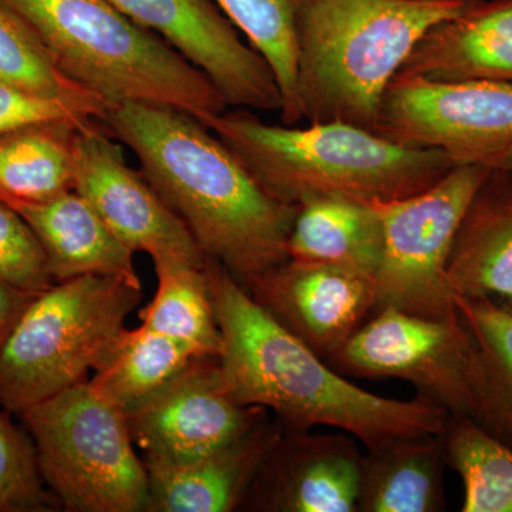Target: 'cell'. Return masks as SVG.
Returning a JSON list of instances; mask_svg holds the SVG:
<instances>
[{"mask_svg": "<svg viewBox=\"0 0 512 512\" xmlns=\"http://www.w3.org/2000/svg\"><path fill=\"white\" fill-rule=\"evenodd\" d=\"M99 121L133 151L141 173L202 254L220 262L239 284L288 261L298 208L266 194L197 117L174 107L126 103Z\"/></svg>", "mask_w": 512, "mask_h": 512, "instance_id": "obj_1", "label": "cell"}, {"mask_svg": "<svg viewBox=\"0 0 512 512\" xmlns=\"http://www.w3.org/2000/svg\"><path fill=\"white\" fill-rule=\"evenodd\" d=\"M328 363L345 376L404 380L448 414H473L476 345L458 312L429 318L380 309Z\"/></svg>", "mask_w": 512, "mask_h": 512, "instance_id": "obj_9", "label": "cell"}, {"mask_svg": "<svg viewBox=\"0 0 512 512\" xmlns=\"http://www.w3.org/2000/svg\"><path fill=\"white\" fill-rule=\"evenodd\" d=\"M470 0H298L296 90L303 120L373 131L387 87L421 36Z\"/></svg>", "mask_w": 512, "mask_h": 512, "instance_id": "obj_4", "label": "cell"}, {"mask_svg": "<svg viewBox=\"0 0 512 512\" xmlns=\"http://www.w3.org/2000/svg\"><path fill=\"white\" fill-rule=\"evenodd\" d=\"M160 36L217 87L228 109L281 111L275 74L214 0H109Z\"/></svg>", "mask_w": 512, "mask_h": 512, "instance_id": "obj_13", "label": "cell"}, {"mask_svg": "<svg viewBox=\"0 0 512 512\" xmlns=\"http://www.w3.org/2000/svg\"><path fill=\"white\" fill-rule=\"evenodd\" d=\"M197 356L181 343L140 325L124 329L89 384L104 400L131 412Z\"/></svg>", "mask_w": 512, "mask_h": 512, "instance_id": "obj_25", "label": "cell"}, {"mask_svg": "<svg viewBox=\"0 0 512 512\" xmlns=\"http://www.w3.org/2000/svg\"><path fill=\"white\" fill-rule=\"evenodd\" d=\"M345 431H284L268 451L241 510L357 512L363 451Z\"/></svg>", "mask_w": 512, "mask_h": 512, "instance_id": "obj_15", "label": "cell"}, {"mask_svg": "<svg viewBox=\"0 0 512 512\" xmlns=\"http://www.w3.org/2000/svg\"><path fill=\"white\" fill-rule=\"evenodd\" d=\"M19 416L35 443L43 481L62 510L146 511L148 474L127 413L94 392L89 380Z\"/></svg>", "mask_w": 512, "mask_h": 512, "instance_id": "obj_7", "label": "cell"}, {"mask_svg": "<svg viewBox=\"0 0 512 512\" xmlns=\"http://www.w3.org/2000/svg\"><path fill=\"white\" fill-rule=\"evenodd\" d=\"M268 413L231 396L220 359L197 357L127 419L143 460L183 464L228 446Z\"/></svg>", "mask_w": 512, "mask_h": 512, "instance_id": "obj_11", "label": "cell"}, {"mask_svg": "<svg viewBox=\"0 0 512 512\" xmlns=\"http://www.w3.org/2000/svg\"><path fill=\"white\" fill-rule=\"evenodd\" d=\"M375 133L402 146L441 151L457 165H487L512 147V83L394 79Z\"/></svg>", "mask_w": 512, "mask_h": 512, "instance_id": "obj_10", "label": "cell"}, {"mask_svg": "<svg viewBox=\"0 0 512 512\" xmlns=\"http://www.w3.org/2000/svg\"><path fill=\"white\" fill-rule=\"evenodd\" d=\"M487 165L488 167L501 168V170L511 171L512 173V147L491 158Z\"/></svg>", "mask_w": 512, "mask_h": 512, "instance_id": "obj_33", "label": "cell"}, {"mask_svg": "<svg viewBox=\"0 0 512 512\" xmlns=\"http://www.w3.org/2000/svg\"><path fill=\"white\" fill-rule=\"evenodd\" d=\"M37 293L0 279V350Z\"/></svg>", "mask_w": 512, "mask_h": 512, "instance_id": "obj_32", "label": "cell"}, {"mask_svg": "<svg viewBox=\"0 0 512 512\" xmlns=\"http://www.w3.org/2000/svg\"><path fill=\"white\" fill-rule=\"evenodd\" d=\"M446 466L440 434L366 448L357 512L446 511Z\"/></svg>", "mask_w": 512, "mask_h": 512, "instance_id": "obj_20", "label": "cell"}, {"mask_svg": "<svg viewBox=\"0 0 512 512\" xmlns=\"http://www.w3.org/2000/svg\"><path fill=\"white\" fill-rule=\"evenodd\" d=\"M0 407V512H55L59 501L40 474L29 431Z\"/></svg>", "mask_w": 512, "mask_h": 512, "instance_id": "obj_29", "label": "cell"}, {"mask_svg": "<svg viewBox=\"0 0 512 512\" xmlns=\"http://www.w3.org/2000/svg\"><path fill=\"white\" fill-rule=\"evenodd\" d=\"M382 247V224L372 202L348 197L302 204L286 245L289 259L340 266L372 279Z\"/></svg>", "mask_w": 512, "mask_h": 512, "instance_id": "obj_21", "label": "cell"}, {"mask_svg": "<svg viewBox=\"0 0 512 512\" xmlns=\"http://www.w3.org/2000/svg\"><path fill=\"white\" fill-rule=\"evenodd\" d=\"M451 295L512 313V173L491 167L461 217L447 262Z\"/></svg>", "mask_w": 512, "mask_h": 512, "instance_id": "obj_18", "label": "cell"}, {"mask_svg": "<svg viewBox=\"0 0 512 512\" xmlns=\"http://www.w3.org/2000/svg\"><path fill=\"white\" fill-rule=\"evenodd\" d=\"M0 79L40 96L80 104L101 120L103 100L60 72L32 29L0 2Z\"/></svg>", "mask_w": 512, "mask_h": 512, "instance_id": "obj_28", "label": "cell"}, {"mask_svg": "<svg viewBox=\"0 0 512 512\" xmlns=\"http://www.w3.org/2000/svg\"><path fill=\"white\" fill-rule=\"evenodd\" d=\"M74 190L131 251L147 252L153 262L204 265L205 255L184 222L127 163L123 148L99 120L77 134Z\"/></svg>", "mask_w": 512, "mask_h": 512, "instance_id": "obj_12", "label": "cell"}, {"mask_svg": "<svg viewBox=\"0 0 512 512\" xmlns=\"http://www.w3.org/2000/svg\"><path fill=\"white\" fill-rule=\"evenodd\" d=\"M285 429L265 414L244 436L215 453L183 464L143 460L147 512L239 510L262 461Z\"/></svg>", "mask_w": 512, "mask_h": 512, "instance_id": "obj_17", "label": "cell"}, {"mask_svg": "<svg viewBox=\"0 0 512 512\" xmlns=\"http://www.w3.org/2000/svg\"><path fill=\"white\" fill-rule=\"evenodd\" d=\"M94 119L96 114L80 104L40 96L0 79V134L30 124Z\"/></svg>", "mask_w": 512, "mask_h": 512, "instance_id": "obj_31", "label": "cell"}, {"mask_svg": "<svg viewBox=\"0 0 512 512\" xmlns=\"http://www.w3.org/2000/svg\"><path fill=\"white\" fill-rule=\"evenodd\" d=\"M394 79L512 83V0H470L431 26Z\"/></svg>", "mask_w": 512, "mask_h": 512, "instance_id": "obj_16", "label": "cell"}, {"mask_svg": "<svg viewBox=\"0 0 512 512\" xmlns=\"http://www.w3.org/2000/svg\"><path fill=\"white\" fill-rule=\"evenodd\" d=\"M491 167L458 164L426 190L392 201H370L382 224L375 312L384 308L447 318L457 315L447 262L461 217Z\"/></svg>", "mask_w": 512, "mask_h": 512, "instance_id": "obj_8", "label": "cell"}, {"mask_svg": "<svg viewBox=\"0 0 512 512\" xmlns=\"http://www.w3.org/2000/svg\"><path fill=\"white\" fill-rule=\"evenodd\" d=\"M35 232L53 282L99 275L141 288L134 251L124 245L76 190L16 210Z\"/></svg>", "mask_w": 512, "mask_h": 512, "instance_id": "obj_19", "label": "cell"}, {"mask_svg": "<svg viewBox=\"0 0 512 512\" xmlns=\"http://www.w3.org/2000/svg\"><path fill=\"white\" fill-rule=\"evenodd\" d=\"M0 279L30 292L55 284L45 252L25 218L0 201Z\"/></svg>", "mask_w": 512, "mask_h": 512, "instance_id": "obj_30", "label": "cell"}, {"mask_svg": "<svg viewBox=\"0 0 512 512\" xmlns=\"http://www.w3.org/2000/svg\"><path fill=\"white\" fill-rule=\"evenodd\" d=\"M242 286L325 360L375 312L373 279L335 265L288 259Z\"/></svg>", "mask_w": 512, "mask_h": 512, "instance_id": "obj_14", "label": "cell"}, {"mask_svg": "<svg viewBox=\"0 0 512 512\" xmlns=\"http://www.w3.org/2000/svg\"><path fill=\"white\" fill-rule=\"evenodd\" d=\"M89 121L30 124L0 134V201L18 210L74 190L77 134Z\"/></svg>", "mask_w": 512, "mask_h": 512, "instance_id": "obj_22", "label": "cell"}, {"mask_svg": "<svg viewBox=\"0 0 512 512\" xmlns=\"http://www.w3.org/2000/svg\"><path fill=\"white\" fill-rule=\"evenodd\" d=\"M157 291L138 312L141 325L181 343L197 357L222 353V336L204 265L153 262Z\"/></svg>", "mask_w": 512, "mask_h": 512, "instance_id": "obj_24", "label": "cell"}, {"mask_svg": "<svg viewBox=\"0 0 512 512\" xmlns=\"http://www.w3.org/2000/svg\"><path fill=\"white\" fill-rule=\"evenodd\" d=\"M476 345L474 420L512 447V313L487 299L454 296Z\"/></svg>", "mask_w": 512, "mask_h": 512, "instance_id": "obj_23", "label": "cell"}, {"mask_svg": "<svg viewBox=\"0 0 512 512\" xmlns=\"http://www.w3.org/2000/svg\"><path fill=\"white\" fill-rule=\"evenodd\" d=\"M266 194L299 208L326 197L392 201L436 184L456 167L447 154L393 143L340 123L278 126L232 109L205 123Z\"/></svg>", "mask_w": 512, "mask_h": 512, "instance_id": "obj_3", "label": "cell"}, {"mask_svg": "<svg viewBox=\"0 0 512 512\" xmlns=\"http://www.w3.org/2000/svg\"><path fill=\"white\" fill-rule=\"evenodd\" d=\"M141 298L143 288L99 275L37 293L0 350V407L19 414L87 382Z\"/></svg>", "mask_w": 512, "mask_h": 512, "instance_id": "obj_6", "label": "cell"}, {"mask_svg": "<svg viewBox=\"0 0 512 512\" xmlns=\"http://www.w3.org/2000/svg\"><path fill=\"white\" fill-rule=\"evenodd\" d=\"M204 269L221 330L222 376L239 404L274 413L285 431L333 427L366 448L441 433L446 410L420 396L389 399L349 382L262 308L220 262L205 256Z\"/></svg>", "mask_w": 512, "mask_h": 512, "instance_id": "obj_2", "label": "cell"}, {"mask_svg": "<svg viewBox=\"0 0 512 512\" xmlns=\"http://www.w3.org/2000/svg\"><path fill=\"white\" fill-rule=\"evenodd\" d=\"M32 29L60 72L104 101L174 107L207 123L227 103L198 67L109 0H0Z\"/></svg>", "mask_w": 512, "mask_h": 512, "instance_id": "obj_5", "label": "cell"}, {"mask_svg": "<svg viewBox=\"0 0 512 512\" xmlns=\"http://www.w3.org/2000/svg\"><path fill=\"white\" fill-rule=\"evenodd\" d=\"M229 22L271 67L281 92L282 124L303 121L296 90L295 19L298 0H214Z\"/></svg>", "mask_w": 512, "mask_h": 512, "instance_id": "obj_27", "label": "cell"}, {"mask_svg": "<svg viewBox=\"0 0 512 512\" xmlns=\"http://www.w3.org/2000/svg\"><path fill=\"white\" fill-rule=\"evenodd\" d=\"M444 457L463 483V512H512V447L467 414H448Z\"/></svg>", "mask_w": 512, "mask_h": 512, "instance_id": "obj_26", "label": "cell"}]
</instances>
